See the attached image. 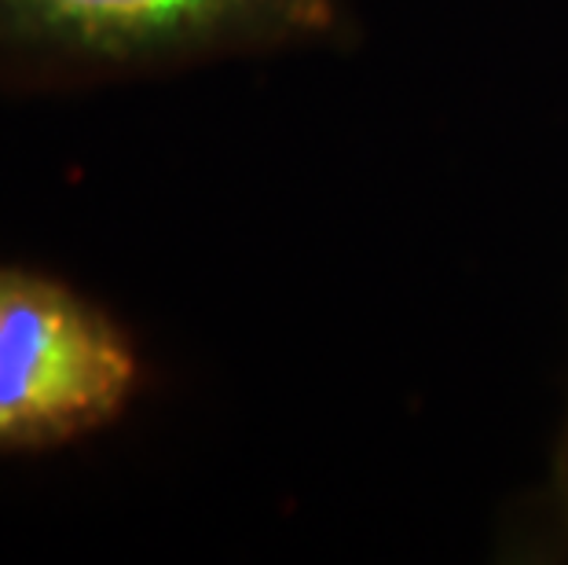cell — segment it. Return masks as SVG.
Returning <instances> with one entry per match:
<instances>
[{"instance_id": "cell-1", "label": "cell", "mask_w": 568, "mask_h": 565, "mask_svg": "<svg viewBox=\"0 0 568 565\" xmlns=\"http://www.w3.org/2000/svg\"><path fill=\"white\" fill-rule=\"evenodd\" d=\"M353 0H0V95H78L356 44Z\"/></svg>"}, {"instance_id": "cell-2", "label": "cell", "mask_w": 568, "mask_h": 565, "mask_svg": "<svg viewBox=\"0 0 568 565\" xmlns=\"http://www.w3.org/2000/svg\"><path fill=\"white\" fill-rule=\"evenodd\" d=\"M143 386V353L111 309L52 272L0 261V455L100 437Z\"/></svg>"}, {"instance_id": "cell-3", "label": "cell", "mask_w": 568, "mask_h": 565, "mask_svg": "<svg viewBox=\"0 0 568 565\" xmlns=\"http://www.w3.org/2000/svg\"><path fill=\"white\" fill-rule=\"evenodd\" d=\"M542 518H547V533H550V544L554 551L568 555V477L561 485H550L547 488V503H542Z\"/></svg>"}, {"instance_id": "cell-4", "label": "cell", "mask_w": 568, "mask_h": 565, "mask_svg": "<svg viewBox=\"0 0 568 565\" xmlns=\"http://www.w3.org/2000/svg\"><path fill=\"white\" fill-rule=\"evenodd\" d=\"M568 477V390H565V407H561V426H558V437H554V455H550V485H561Z\"/></svg>"}]
</instances>
